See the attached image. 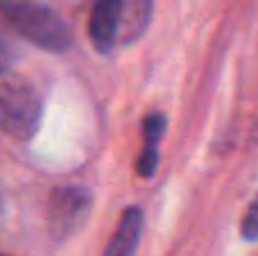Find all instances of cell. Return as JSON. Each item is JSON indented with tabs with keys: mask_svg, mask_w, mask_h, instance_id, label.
Returning a JSON list of instances; mask_svg holds the SVG:
<instances>
[{
	"mask_svg": "<svg viewBox=\"0 0 258 256\" xmlns=\"http://www.w3.org/2000/svg\"><path fill=\"white\" fill-rule=\"evenodd\" d=\"M43 116V102L34 84L7 68L0 71V130L18 141L36 134Z\"/></svg>",
	"mask_w": 258,
	"mask_h": 256,
	"instance_id": "6da1fadb",
	"label": "cell"
},
{
	"mask_svg": "<svg viewBox=\"0 0 258 256\" xmlns=\"http://www.w3.org/2000/svg\"><path fill=\"white\" fill-rule=\"evenodd\" d=\"M3 16L18 34L50 52H66L73 45V32L57 12L32 0H3Z\"/></svg>",
	"mask_w": 258,
	"mask_h": 256,
	"instance_id": "7a4b0ae2",
	"label": "cell"
},
{
	"mask_svg": "<svg viewBox=\"0 0 258 256\" xmlns=\"http://www.w3.org/2000/svg\"><path fill=\"white\" fill-rule=\"evenodd\" d=\"M91 211V193L82 186L59 188L50 200V231L54 238H68L75 234Z\"/></svg>",
	"mask_w": 258,
	"mask_h": 256,
	"instance_id": "3957f363",
	"label": "cell"
},
{
	"mask_svg": "<svg viewBox=\"0 0 258 256\" xmlns=\"http://www.w3.org/2000/svg\"><path fill=\"white\" fill-rule=\"evenodd\" d=\"M120 7H122V0H95V5H93L89 34H91L95 50L102 54H109L118 43Z\"/></svg>",
	"mask_w": 258,
	"mask_h": 256,
	"instance_id": "277c9868",
	"label": "cell"
},
{
	"mask_svg": "<svg viewBox=\"0 0 258 256\" xmlns=\"http://www.w3.org/2000/svg\"><path fill=\"white\" fill-rule=\"evenodd\" d=\"M143 234V213L138 207H129L120 218L116 234L109 243L104 256H134Z\"/></svg>",
	"mask_w": 258,
	"mask_h": 256,
	"instance_id": "5b68a950",
	"label": "cell"
},
{
	"mask_svg": "<svg viewBox=\"0 0 258 256\" xmlns=\"http://www.w3.org/2000/svg\"><path fill=\"white\" fill-rule=\"evenodd\" d=\"M152 18V0H122L118 43H132L147 30Z\"/></svg>",
	"mask_w": 258,
	"mask_h": 256,
	"instance_id": "8992f818",
	"label": "cell"
},
{
	"mask_svg": "<svg viewBox=\"0 0 258 256\" xmlns=\"http://www.w3.org/2000/svg\"><path fill=\"white\" fill-rule=\"evenodd\" d=\"M165 132V116L163 113H150L143 122V134H145V148L159 150V141Z\"/></svg>",
	"mask_w": 258,
	"mask_h": 256,
	"instance_id": "52a82bcc",
	"label": "cell"
},
{
	"mask_svg": "<svg viewBox=\"0 0 258 256\" xmlns=\"http://www.w3.org/2000/svg\"><path fill=\"white\" fill-rule=\"evenodd\" d=\"M240 234L245 240H258V195L254 198V202L249 204L245 218H242Z\"/></svg>",
	"mask_w": 258,
	"mask_h": 256,
	"instance_id": "ba28073f",
	"label": "cell"
},
{
	"mask_svg": "<svg viewBox=\"0 0 258 256\" xmlns=\"http://www.w3.org/2000/svg\"><path fill=\"white\" fill-rule=\"evenodd\" d=\"M12 61H14V50H12V45L7 43V39L0 34V71L12 68Z\"/></svg>",
	"mask_w": 258,
	"mask_h": 256,
	"instance_id": "9c48e42d",
	"label": "cell"
},
{
	"mask_svg": "<svg viewBox=\"0 0 258 256\" xmlns=\"http://www.w3.org/2000/svg\"><path fill=\"white\" fill-rule=\"evenodd\" d=\"M0 256H5V254H0Z\"/></svg>",
	"mask_w": 258,
	"mask_h": 256,
	"instance_id": "30bf717a",
	"label": "cell"
}]
</instances>
